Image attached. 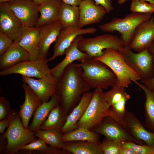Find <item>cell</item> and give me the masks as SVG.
<instances>
[{
	"instance_id": "cell-2",
	"label": "cell",
	"mask_w": 154,
	"mask_h": 154,
	"mask_svg": "<svg viewBox=\"0 0 154 154\" xmlns=\"http://www.w3.org/2000/svg\"><path fill=\"white\" fill-rule=\"evenodd\" d=\"M78 64L82 69V78L91 89L106 90L118 85L116 75L103 62L90 57Z\"/></svg>"
},
{
	"instance_id": "cell-20",
	"label": "cell",
	"mask_w": 154,
	"mask_h": 154,
	"mask_svg": "<svg viewBox=\"0 0 154 154\" xmlns=\"http://www.w3.org/2000/svg\"><path fill=\"white\" fill-rule=\"evenodd\" d=\"M62 29L58 20L40 27L38 43L40 58H46L50 45L55 42Z\"/></svg>"
},
{
	"instance_id": "cell-8",
	"label": "cell",
	"mask_w": 154,
	"mask_h": 154,
	"mask_svg": "<svg viewBox=\"0 0 154 154\" xmlns=\"http://www.w3.org/2000/svg\"><path fill=\"white\" fill-rule=\"evenodd\" d=\"M119 52L126 63L140 76L141 80H149L154 76V55L148 49L136 53L129 46H124Z\"/></svg>"
},
{
	"instance_id": "cell-44",
	"label": "cell",
	"mask_w": 154,
	"mask_h": 154,
	"mask_svg": "<svg viewBox=\"0 0 154 154\" xmlns=\"http://www.w3.org/2000/svg\"><path fill=\"white\" fill-rule=\"evenodd\" d=\"M83 0H62L64 3L70 5L79 6Z\"/></svg>"
},
{
	"instance_id": "cell-49",
	"label": "cell",
	"mask_w": 154,
	"mask_h": 154,
	"mask_svg": "<svg viewBox=\"0 0 154 154\" xmlns=\"http://www.w3.org/2000/svg\"><path fill=\"white\" fill-rule=\"evenodd\" d=\"M13 0H0V3H5Z\"/></svg>"
},
{
	"instance_id": "cell-26",
	"label": "cell",
	"mask_w": 154,
	"mask_h": 154,
	"mask_svg": "<svg viewBox=\"0 0 154 154\" xmlns=\"http://www.w3.org/2000/svg\"><path fill=\"white\" fill-rule=\"evenodd\" d=\"M101 143L81 141L63 143L62 150L69 154H103Z\"/></svg>"
},
{
	"instance_id": "cell-7",
	"label": "cell",
	"mask_w": 154,
	"mask_h": 154,
	"mask_svg": "<svg viewBox=\"0 0 154 154\" xmlns=\"http://www.w3.org/2000/svg\"><path fill=\"white\" fill-rule=\"evenodd\" d=\"M124 46L121 37L111 34L99 35L93 37H83L79 42L78 46L80 51L93 58L102 55L103 50L106 49L112 48L120 51Z\"/></svg>"
},
{
	"instance_id": "cell-21",
	"label": "cell",
	"mask_w": 154,
	"mask_h": 154,
	"mask_svg": "<svg viewBox=\"0 0 154 154\" xmlns=\"http://www.w3.org/2000/svg\"><path fill=\"white\" fill-rule=\"evenodd\" d=\"M40 31V27L23 26L19 43L29 54L30 60L40 58L38 48Z\"/></svg>"
},
{
	"instance_id": "cell-35",
	"label": "cell",
	"mask_w": 154,
	"mask_h": 154,
	"mask_svg": "<svg viewBox=\"0 0 154 154\" xmlns=\"http://www.w3.org/2000/svg\"><path fill=\"white\" fill-rule=\"evenodd\" d=\"M121 142L105 137L101 143L103 154H120L121 147Z\"/></svg>"
},
{
	"instance_id": "cell-25",
	"label": "cell",
	"mask_w": 154,
	"mask_h": 154,
	"mask_svg": "<svg viewBox=\"0 0 154 154\" xmlns=\"http://www.w3.org/2000/svg\"><path fill=\"white\" fill-rule=\"evenodd\" d=\"M60 104V98L56 93L47 102H42L35 112L33 120L28 129L36 132L40 129L42 124L46 119L51 110Z\"/></svg>"
},
{
	"instance_id": "cell-23",
	"label": "cell",
	"mask_w": 154,
	"mask_h": 154,
	"mask_svg": "<svg viewBox=\"0 0 154 154\" xmlns=\"http://www.w3.org/2000/svg\"><path fill=\"white\" fill-rule=\"evenodd\" d=\"M92 92L84 93L78 104L68 115L61 132L62 134L73 131L77 127V123L84 115L91 101Z\"/></svg>"
},
{
	"instance_id": "cell-30",
	"label": "cell",
	"mask_w": 154,
	"mask_h": 154,
	"mask_svg": "<svg viewBox=\"0 0 154 154\" xmlns=\"http://www.w3.org/2000/svg\"><path fill=\"white\" fill-rule=\"evenodd\" d=\"M68 115L61 106L58 105L50 111L40 129H55L61 131Z\"/></svg>"
},
{
	"instance_id": "cell-17",
	"label": "cell",
	"mask_w": 154,
	"mask_h": 154,
	"mask_svg": "<svg viewBox=\"0 0 154 154\" xmlns=\"http://www.w3.org/2000/svg\"><path fill=\"white\" fill-rule=\"evenodd\" d=\"M154 40V20L152 17L137 28L129 47L132 51L140 52L148 49Z\"/></svg>"
},
{
	"instance_id": "cell-31",
	"label": "cell",
	"mask_w": 154,
	"mask_h": 154,
	"mask_svg": "<svg viewBox=\"0 0 154 154\" xmlns=\"http://www.w3.org/2000/svg\"><path fill=\"white\" fill-rule=\"evenodd\" d=\"M100 138L98 133L88 129L80 127L63 134L62 141L63 143L81 141L96 142L99 141Z\"/></svg>"
},
{
	"instance_id": "cell-13",
	"label": "cell",
	"mask_w": 154,
	"mask_h": 154,
	"mask_svg": "<svg viewBox=\"0 0 154 154\" xmlns=\"http://www.w3.org/2000/svg\"><path fill=\"white\" fill-rule=\"evenodd\" d=\"M91 130L112 140L120 141H129L139 144H143V143L130 135L121 126L109 116L104 117Z\"/></svg>"
},
{
	"instance_id": "cell-40",
	"label": "cell",
	"mask_w": 154,
	"mask_h": 154,
	"mask_svg": "<svg viewBox=\"0 0 154 154\" xmlns=\"http://www.w3.org/2000/svg\"><path fill=\"white\" fill-rule=\"evenodd\" d=\"M97 5H101L105 9L107 13H109L114 9L112 0H93Z\"/></svg>"
},
{
	"instance_id": "cell-48",
	"label": "cell",
	"mask_w": 154,
	"mask_h": 154,
	"mask_svg": "<svg viewBox=\"0 0 154 154\" xmlns=\"http://www.w3.org/2000/svg\"><path fill=\"white\" fill-rule=\"evenodd\" d=\"M36 3L40 5L46 1L47 0H32Z\"/></svg>"
},
{
	"instance_id": "cell-46",
	"label": "cell",
	"mask_w": 154,
	"mask_h": 154,
	"mask_svg": "<svg viewBox=\"0 0 154 154\" xmlns=\"http://www.w3.org/2000/svg\"><path fill=\"white\" fill-rule=\"evenodd\" d=\"M127 0H117V2L119 4L122 5ZM145 1L149 2L150 3L154 4V0H143Z\"/></svg>"
},
{
	"instance_id": "cell-28",
	"label": "cell",
	"mask_w": 154,
	"mask_h": 154,
	"mask_svg": "<svg viewBox=\"0 0 154 154\" xmlns=\"http://www.w3.org/2000/svg\"><path fill=\"white\" fill-rule=\"evenodd\" d=\"M133 82L142 90L145 95V101L144 104L145 120L143 125L149 131L154 133V91L137 81Z\"/></svg>"
},
{
	"instance_id": "cell-37",
	"label": "cell",
	"mask_w": 154,
	"mask_h": 154,
	"mask_svg": "<svg viewBox=\"0 0 154 154\" xmlns=\"http://www.w3.org/2000/svg\"><path fill=\"white\" fill-rule=\"evenodd\" d=\"M15 109H11L10 103L4 97H0V121L11 115Z\"/></svg>"
},
{
	"instance_id": "cell-16",
	"label": "cell",
	"mask_w": 154,
	"mask_h": 154,
	"mask_svg": "<svg viewBox=\"0 0 154 154\" xmlns=\"http://www.w3.org/2000/svg\"><path fill=\"white\" fill-rule=\"evenodd\" d=\"M123 121V128L133 138L148 145H154V133L147 130L133 113L126 110Z\"/></svg>"
},
{
	"instance_id": "cell-29",
	"label": "cell",
	"mask_w": 154,
	"mask_h": 154,
	"mask_svg": "<svg viewBox=\"0 0 154 154\" xmlns=\"http://www.w3.org/2000/svg\"><path fill=\"white\" fill-rule=\"evenodd\" d=\"M80 18L79 6L62 2L58 15V20L62 29L71 27H78Z\"/></svg>"
},
{
	"instance_id": "cell-45",
	"label": "cell",
	"mask_w": 154,
	"mask_h": 154,
	"mask_svg": "<svg viewBox=\"0 0 154 154\" xmlns=\"http://www.w3.org/2000/svg\"><path fill=\"white\" fill-rule=\"evenodd\" d=\"M120 154H136L132 149L127 147L121 146Z\"/></svg>"
},
{
	"instance_id": "cell-18",
	"label": "cell",
	"mask_w": 154,
	"mask_h": 154,
	"mask_svg": "<svg viewBox=\"0 0 154 154\" xmlns=\"http://www.w3.org/2000/svg\"><path fill=\"white\" fill-rule=\"evenodd\" d=\"M83 37V35L78 36L64 52L63 60L51 69V74L57 80L62 75L65 68L75 61L81 62L90 56L86 53L80 51L78 47L79 42Z\"/></svg>"
},
{
	"instance_id": "cell-10",
	"label": "cell",
	"mask_w": 154,
	"mask_h": 154,
	"mask_svg": "<svg viewBox=\"0 0 154 154\" xmlns=\"http://www.w3.org/2000/svg\"><path fill=\"white\" fill-rule=\"evenodd\" d=\"M48 62L47 58L34 60L25 61L1 71L0 75L3 76L12 74H19L22 76L29 77L42 78L51 74V69L48 67Z\"/></svg>"
},
{
	"instance_id": "cell-9",
	"label": "cell",
	"mask_w": 154,
	"mask_h": 154,
	"mask_svg": "<svg viewBox=\"0 0 154 154\" xmlns=\"http://www.w3.org/2000/svg\"><path fill=\"white\" fill-rule=\"evenodd\" d=\"M104 92L102 99L110 106L109 116L123 127L124 123L123 117L126 110L125 105L130 97L124 89L125 88L116 85Z\"/></svg>"
},
{
	"instance_id": "cell-22",
	"label": "cell",
	"mask_w": 154,
	"mask_h": 154,
	"mask_svg": "<svg viewBox=\"0 0 154 154\" xmlns=\"http://www.w3.org/2000/svg\"><path fill=\"white\" fill-rule=\"evenodd\" d=\"M22 86L25 93V99L20 106L18 113L23 125L28 129L31 118L42 102L27 84L24 83Z\"/></svg>"
},
{
	"instance_id": "cell-11",
	"label": "cell",
	"mask_w": 154,
	"mask_h": 154,
	"mask_svg": "<svg viewBox=\"0 0 154 154\" xmlns=\"http://www.w3.org/2000/svg\"><path fill=\"white\" fill-rule=\"evenodd\" d=\"M4 3L12 10L23 25L36 27L39 17L40 5L32 0H13Z\"/></svg>"
},
{
	"instance_id": "cell-36",
	"label": "cell",
	"mask_w": 154,
	"mask_h": 154,
	"mask_svg": "<svg viewBox=\"0 0 154 154\" xmlns=\"http://www.w3.org/2000/svg\"><path fill=\"white\" fill-rule=\"evenodd\" d=\"M48 146L44 141L38 138V139L23 146L20 150L26 154H37L46 149Z\"/></svg>"
},
{
	"instance_id": "cell-24",
	"label": "cell",
	"mask_w": 154,
	"mask_h": 154,
	"mask_svg": "<svg viewBox=\"0 0 154 154\" xmlns=\"http://www.w3.org/2000/svg\"><path fill=\"white\" fill-rule=\"evenodd\" d=\"M29 59L28 53L19 45V42L13 41L8 49L0 56V70Z\"/></svg>"
},
{
	"instance_id": "cell-15",
	"label": "cell",
	"mask_w": 154,
	"mask_h": 154,
	"mask_svg": "<svg viewBox=\"0 0 154 154\" xmlns=\"http://www.w3.org/2000/svg\"><path fill=\"white\" fill-rule=\"evenodd\" d=\"M22 78L42 102L48 101L56 93L58 80L51 74L38 79L24 76Z\"/></svg>"
},
{
	"instance_id": "cell-42",
	"label": "cell",
	"mask_w": 154,
	"mask_h": 154,
	"mask_svg": "<svg viewBox=\"0 0 154 154\" xmlns=\"http://www.w3.org/2000/svg\"><path fill=\"white\" fill-rule=\"evenodd\" d=\"M7 145V141L4 134L0 135V154L3 153L6 148Z\"/></svg>"
},
{
	"instance_id": "cell-6",
	"label": "cell",
	"mask_w": 154,
	"mask_h": 154,
	"mask_svg": "<svg viewBox=\"0 0 154 154\" xmlns=\"http://www.w3.org/2000/svg\"><path fill=\"white\" fill-rule=\"evenodd\" d=\"M104 92L102 89H95L91 101L82 117L77 123V128L91 130L104 117L109 116L110 105L102 99Z\"/></svg>"
},
{
	"instance_id": "cell-47",
	"label": "cell",
	"mask_w": 154,
	"mask_h": 154,
	"mask_svg": "<svg viewBox=\"0 0 154 154\" xmlns=\"http://www.w3.org/2000/svg\"><path fill=\"white\" fill-rule=\"evenodd\" d=\"M148 49L154 55V40Z\"/></svg>"
},
{
	"instance_id": "cell-34",
	"label": "cell",
	"mask_w": 154,
	"mask_h": 154,
	"mask_svg": "<svg viewBox=\"0 0 154 154\" xmlns=\"http://www.w3.org/2000/svg\"><path fill=\"white\" fill-rule=\"evenodd\" d=\"M130 10L132 13L152 14L154 12V4L148 3L143 0H133L131 3Z\"/></svg>"
},
{
	"instance_id": "cell-19",
	"label": "cell",
	"mask_w": 154,
	"mask_h": 154,
	"mask_svg": "<svg viewBox=\"0 0 154 154\" xmlns=\"http://www.w3.org/2000/svg\"><path fill=\"white\" fill-rule=\"evenodd\" d=\"M79 7L80 18L78 27L80 28L100 23L107 13L103 6L96 5L93 0H83Z\"/></svg>"
},
{
	"instance_id": "cell-43",
	"label": "cell",
	"mask_w": 154,
	"mask_h": 154,
	"mask_svg": "<svg viewBox=\"0 0 154 154\" xmlns=\"http://www.w3.org/2000/svg\"><path fill=\"white\" fill-rule=\"evenodd\" d=\"M142 83L147 88L154 91V76L151 79L147 80H141Z\"/></svg>"
},
{
	"instance_id": "cell-3",
	"label": "cell",
	"mask_w": 154,
	"mask_h": 154,
	"mask_svg": "<svg viewBox=\"0 0 154 154\" xmlns=\"http://www.w3.org/2000/svg\"><path fill=\"white\" fill-rule=\"evenodd\" d=\"M151 13H131L123 18H115L110 21L99 26L102 31L106 33L118 32L124 46H129L135 30L142 23L152 17Z\"/></svg>"
},
{
	"instance_id": "cell-1",
	"label": "cell",
	"mask_w": 154,
	"mask_h": 154,
	"mask_svg": "<svg viewBox=\"0 0 154 154\" xmlns=\"http://www.w3.org/2000/svg\"><path fill=\"white\" fill-rule=\"evenodd\" d=\"M81 72L78 64L72 62L58 79L56 93L59 97L60 104L68 115L78 103L83 94L91 89Z\"/></svg>"
},
{
	"instance_id": "cell-14",
	"label": "cell",
	"mask_w": 154,
	"mask_h": 154,
	"mask_svg": "<svg viewBox=\"0 0 154 154\" xmlns=\"http://www.w3.org/2000/svg\"><path fill=\"white\" fill-rule=\"evenodd\" d=\"M23 25L13 11L5 3H0V31L19 42Z\"/></svg>"
},
{
	"instance_id": "cell-27",
	"label": "cell",
	"mask_w": 154,
	"mask_h": 154,
	"mask_svg": "<svg viewBox=\"0 0 154 154\" xmlns=\"http://www.w3.org/2000/svg\"><path fill=\"white\" fill-rule=\"evenodd\" d=\"M62 0H47L40 5V15L36 27H40L58 20L59 11Z\"/></svg>"
},
{
	"instance_id": "cell-38",
	"label": "cell",
	"mask_w": 154,
	"mask_h": 154,
	"mask_svg": "<svg viewBox=\"0 0 154 154\" xmlns=\"http://www.w3.org/2000/svg\"><path fill=\"white\" fill-rule=\"evenodd\" d=\"M13 41L8 35L0 31V56L3 54L11 46Z\"/></svg>"
},
{
	"instance_id": "cell-39",
	"label": "cell",
	"mask_w": 154,
	"mask_h": 154,
	"mask_svg": "<svg viewBox=\"0 0 154 154\" xmlns=\"http://www.w3.org/2000/svg\"><path fill=\"white\" fill-rule=\"evenodd\" d=\"M17 111L15 110L9 116L0 121V133L4 134L6 129L8 128L13 121Z\"/></svg>"
},
{
	"instance_id": "cell-41",
	"label": "cell",
	"mask_w": 154,
	"mask_h": 154,
	"mask_svg": "<svg viewBox=\"0 0 154 154\" xmlns=\"http://www.w3.org/2000/svg\"><path fill=\"white\" fill-rule=\"evenodd\" d=\"M37 154H70L68 152L57 148L50 146L45 150L39 152Z\"/></svg>"
},
{
	"instance_id": "cell-5",
	"label": "cell",
	"mask_w": 154,
	"mask_h": 154,
	"mask_svg": "<svg viewBox=\"0 0 154 154\" xmlns=\"http://www.w3.org/2000/svg\"><path fill=\"white\" fill-rule=\"evenodd\" d=\"M35 132L29 130L23 125L18 112L4 135L7 141V145L3 153L16 154L25 145L37 139Z\"/></svg>"
},
{
	"instance_id": "cell-12",
	"label": "cell",
	"mask_w": 154,
	"mask_h": 154,
	"mask_svg": "<svg viewBox=\"0 0 154 154\" xmlns=\"http://www.w3.org/2000/svg\"><path fill=\"white\" fill-rule=\"evenodd\" d=\"M97 31V29L94 27L83 29L77 27H71L62 29L55 42L53 47V54L48 59V62L52 61L58 56L64 54L66 49L78 36L94 34Z\"/></svg>"
},
{
	"instance_id": "cell-4",
	"label": "cell",
	"mask_w": 154,
	"mask_h": 154,
	"mask_svg": "<svg viewBox=\"0 0 154 154\" xmlns=\"http://www.w3.org/2000/svg\"><path fill=\"white\" fill-rule=\"evenodd\" d=\"M104 51L102 55L94 58L112 69L117 77L118 86L127 88L132 82L141 80L140 76L126 63L119 51L108 48Z\"/></svg>"
},
{
	"instance_id": "cell-32",
	"label": "cell",
	"mask_w": 154,
	"mask_h": 154,
	"mask_svg": "<svg viewBox=\"0 0 154 154\" xmlns=\"http://www.w3.org/2000/svg\"><path fill=\"white\" fill-rule=\"evenodd\" d=\"M63 134L61 131L58 130L40 129L35 132V135L47 145L62 149Z\"/></svg>"
},
{
	"instance_id": "cell-33",
	"label": "cell",
	"mask_w": 154,
	"mask_h": 154,
	"mask_svg": "<svg viewBox=\"0 0 154 154\" xmlns=\"http://www.w3.org/2000/svg\"><path fill=\"white\" fill-rule=\"evenodd\" d=\"M121 145L132 149L136 154H154V145L139 144L129 141H121Z\"/></svg>"
}]
</instances>
